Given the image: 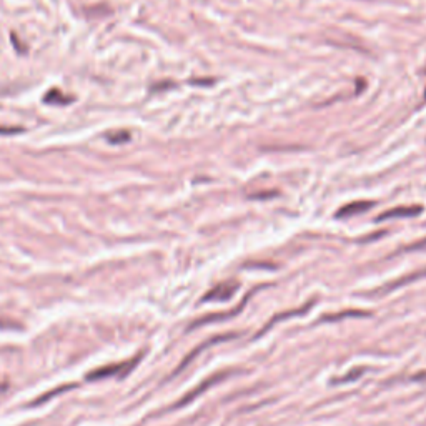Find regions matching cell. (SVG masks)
Returning a JSON list of instances; mask_svg holds the SVG:
<instances>
[{"instance_id":"7c38bea8","label":"cell","mask_w":426,"mask_h":426,"mask_svg":"<svg viewBox=\"0 0 426 426\" xmlns=\"http://www.w3.org/2000/svg\"><path fill=\"white\" fill-rule=\"evenodd\" d=\"M107 140H109L110 143L113 145H118V143H125L130 140V133L127 130H118V132H112L107 135Z\"/></svg>"},{"instance_id":"52a82bcc","label":"cell","mask_w":426,"mask_h":426,"mask_svg":"<svg viewBox=\"0 0 426 426\" xmlns=\"http://www.w3.org/2000/svg\"><path fill=\"white\" fill-rule=\"evenodd\" d=\"M253 293V291H252ZM252 293L248 295V296H245L243 298V302H241L240 305L235 310H230V311H225V315H220V313H217V315H208V316H203V318H200V320H196L195 323H192V328H198V327H202V325H205V323H210V321H218V320H225V318H230V316H235L238 313V311H241V308L245 307V303L248 302V298L252 296Z\"/></svg>"},{"instance_id":"9c48e42d","label":"cell","mask_w":426,"mask_h":426,"mask_svg":"<svg viewBox=\"0 0 426 426\" xmlns=\"http://www.w3.org/2000/svg\"><path fill=\"white\" fill-rule=\"evenodd\" d=\"M130 363H132V361H130ZM130 363H118V365H110V366L98 368V370L88 373V374H87V380L92 381V380H102V378H105V377H112V374L120 373L125 366H129Z\"/></svg>"},{"instance_id":"5b68a950","label":"cell","mask_w":426,"mask_h":426,"mask_svg":"<svg viewBox=\"0 0 426 426\" xmlns=\"http://www.w3.org/2000/svg\"><path fill=\"white\" fill-rule=\"evenodd\" d=\"M374 207V202H366V200H358V202H352L348 205L341 207L338 212H336V218H348L353 217V215L368 212L370 208Z\"/></svg>"},{"instance_id":"5bb4252c","label":"cell","mask_w":426,"mask_h":426,"mask_svg":"<svg viewBox=\"0 0 426 426\" xmlns=\"http://www.w3.org/2000/svg\"><path fill=\"white\" fill-rule=\"evenodd\" d=\"M277 192H263L262 195H252V198H270V196H275Z\"/></svg>"},{"instance_id":"8fae6325","label":"cell","mask_w":426,"mask_h":426,"mask_svg":"<svg viewBox=\"0 0 426 426\" xmlns=\"http://www.w3.org/2000/svg\"><path fill=\"white\" fill-rule=\"evenodd\" d=\"M45 102H47V104L65 105V104H70V102H73V97H67V95H63L60 90H57V88H54V90H48V92H47Z\"/></svg>"},{"instance_id":"9a60e30c","label":"cell","mask_w":426,"mask_h":426,"mask_svg":"<svg viewBox=\"0 0 426 426\" xmlns=\"http://www.w3.org/2000/svg\"><path fill=\"white\" fill-rule=\"evenodd\" d=\"M17 132H22V129H15V127L4 129V127H0V133H4V135H7V133H17Z\"/></svg>"},{"instance_id":"8992f818","label":"cell","mask_w":426,"mask_h":426,"mask_svg":"<svg viewBox=\"0 0 426 426\" xmlns=\"http://www.w3.org/2000/svg\"><path fill=\"white\" fill-rule=\"evenodd\" d=\"M237 336H238L237 333H227V335L213 336L212 340L205 341V343H203V345H200V346L196 348V349H193V352L190 353L188 357H187L185 360L182 361V363H180V366H179V370H177L175 373H180V371L183 370V368H185V366H187V365L190 363V361H192L193 358H196V357H198V353L202 352V349H205V348H208V346H212V345H215V343H220V341H228V340H230V338H237Z\"/></svg>"},{"instance_id":"4fadbf2b","label":"cell","mask_w":426,"mask_h":426,"mask_svg":"<svg viewBox=\"0 0 426 426\" xmlns=\"http://www.w3.org/2000/svg\"><path fill=\"white\" fill-rule=\"evenodd\" d=\"M415 250H426V238L421 241H416V243H413L408 248H405V252H415Z\"/></svg>"},{"instance_id":"6da1fadb","label":"cell","mask_w":426,"mask_h":426,"mask_svg":"<svg viewBox=\"0 0 426 426\" xmlns=\"http://www.w3.org/2000/svg\"><path fill=\"white\" fill-rule=\"evenodd\" d=\"M235 373H237L235 370H225V371H220V373H215V374H212V377L207 378L205 381H202V383H200L198 386H196L195 390L190 391L187 396H183V398H182L180 402L177 403L175 406H177V408H180V406H185L187 403L192 402V399L198 398V396L202 395V393L205 391V390H208V388H212L213 385L220 383V381H223L227 377H230V374H235Z\"/></svg>"},{"instance_id":"ba28073f","label":"cell","mask_w":426,"mask_h":426,"mask_svg":"<svg viewBox=\"0 0 426 426\" xmlns=\"http://www.w3.org/2000/svg\"><path fill=\"white\" fill-rule=\"evenodd\" d=\"M311 305H313V302H308L307 305H305V307H302V308H296V310H290V311H283V313H280V315H277V316H273L271 320L266 323L265 325V328L262 330V332H260L257 336H260V335H263V333H266L268 332V330L271 328V325H275V323H278L280 320H285V318H291V316H298V315H305L307 313V311L310 310V307Z\"/></svg>"},{"instance_id":"277c9868","label":"cell","mask_w":426,"mask_h":426,"mask_svg":"<svg viewBox=\"0 0 426 426\" xmlns=\"http://www.w3.org/2000/svg\"><path fill=\"white\" fill-rule=\"evenodd\" d=\"M419 213H423V207L421 205L396 207V208L388 210V212L378 215L377 221H386V220H393V218H399V217H416V215H419Z\"/></svg>"},{"instance_id":"3957f363","label":"cell","mask_w":426,"mask_h":426,"mask_svg":"<svg viewBox=\"0 0 426 426\" xmlns=\"http://www.w3.org/2000/svg\"><path fill=\"white\" fill-rule=\"evenodd\" d=\"M421 278H426V268L418 270V271H413V273H410V275H405V277H402V278L395 280V282L385 285L383 288H378V290L371 291V293H373V295H385V293H388V291L398 290V288L405 287V285L413 283V282H416V280H421Z\"/></svg>"},{"instance_id":"7a4b0ae2","label":"cell","mask_w":426,"mask_h":426,"mask_svg":"<svg viewBox=\"0 0 426 426\" xmlns=\"http://www.w3.org/2000/svg\"><path fill=\"white\" fill-rule=\"evenodd\" d=\"M238 291V283L235 282H223L213 287L208 293L203 295L202 302H228Z\"/></svg>"},{"instance_id":"30bf717a","label":"cell","mask_w":426,"mask_h":426,"mask_svg":"<svg viewBox=\"0 0 426 426\" xmlns=\"http://www.w3.org/2000/svg\"><path fill=\"white\" fill-rule=\"evenodd\" d=\"M371 313L370 311H361V310H346V311H341V313H335V315H328L323 318L321 321H338L343 320V318H361V316H370Z\"/></svg>"}]
</instances>
